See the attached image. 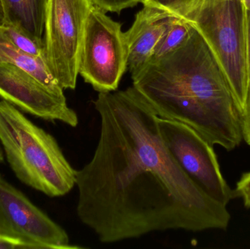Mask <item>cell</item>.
Instances as JSON below:
<instances>
[{
    "instance_id": "8fae6325",
    "label": "cell",
    "mask_w": 250,
    "mask_h": 249,
    "mask_svg": "<svg viewBox=\"0 0 250 249\" xmlns=\"http://www.w3.org/2000/svg\"><path fill=\"white\" fill-rule=\"evenodd\" d=\"M5 23L14 25L37 40L43 41L48 0H1Z\"/></svg>"
},
{
    "instance_id": "5b68a950",
    "label": "cell",
    "mask_w": 250,
    "mask_h": 249,
    "mask_svg": "<svg viewBox=\"0 0 250 249\" xmlns=\"http://www.w3.org/2000/svg\"><path fill=\"white\" fill-rule=\"evenodd\" d=\"M105 13L92 5L79 55V74L99 93L117 91L127 69L125 32Z\"/></svg>"
},
{
    "instance_id": "44dd1931",
    "label": "cell",
    "mask_w": 250,
    "mask_h": 249,
    "mask_svg": "<svg viewBox=\"0 0 250 249\" xmlns=\"http://www.w3.org/2000/svg\"><path fill=\"white\" fill-rule=\"evenodd\" d=\"M4 23H5V15H4L2 3H1V1L0 0V27L4 26Z\"/></svg>"
},
{
    "instance_id": "5bb4252c",
    "label": "cell",
    "mask_w": 250,
    "mask_h": 249,
    "mask_svg": "<svg viewBox=\"0 0 250 249\" xmlns=\"http://www.w3.org/2000/svg\"><path fill=\"white\" fill-rule=\"evenodd\" d=\"M2 29L18 49L30 57L45 60L43 41L34 39L21 29L10 23H4Z\"/></svg>"
},
{
    "instance_id": "4fadbf2b",
    "label": "cell",
    "mask_w": 250,
    "mask_h": 249,
    "mask_svg": "<svg viewBox=\"0 0 250 249\" xmlns=\"http://www.w3.org/2000/svg\"><path fill=\"white\" fill-rule=\"evenodd\" d=\"M193 29L188 20L176 17L160 38L148 63L158 61L180 48L188 40Z\"/></svg>"
},
{
    "instance_id": "7a4b0ae2",
    "label": "cell",
    "mask_w": 250,
    "mask_h": 249,
    "mask_svg": "<svg viewBox=\"0 0 250 249\" xmlns=\"http://www.w3.org/2000/svg\"><path fill=\"white\" fill-rule=\"evenodd\" d=\"M132 79L160 118L187 124L227 151L242 143V120L231 92L195 29L182 46Z\"/></svg>"
},
{
    "instance_id": "7c38bea8",
    "label": "cell",
    "mask_w": 250,
    "mask_h": 249,
    "mask_svg": "<svg viewBox=\"0 0 250 249\" xmlns=\"http://www.w3.org/2000/svg\"><path fill=\"white\" fill-rule=\"evenodd\" d=\"M0 64H15L30 73L53 92L64 94V89L48 70L45 60L30 57L18 49L4 33L2 26L0 27Z\"/></svg>"
},
{
    "instance_id": "8992f818",
    "label": "cell",
    "mask_w": 250,
    "mask_h": 249,
    "mask_svg": "<svg viewBox=\"0 0 250 249\" xmlns=\"http://www.w3.org/2000/svg\"><path fill=\"white\" fill-rule=\"evenodd\" d=\"M92 0H48L44 54L48 70L63 89H74L79 55Z\"/></svg>"
},
{
    "instance_id": "d6986e66",
    "label": "cell",
    "mask_w": 250,
    "mask_h": 249,
    "mask_svg": "<svg viewBox=\"0 0 250 249\" xmlns=\"http://www.w3.org/2000/svg\"><path fill=\"white\" fill-rule=\"evenodd\" d=\"M26 249V246L19 241L0 235V249Z\"/></svg>"
},
{
    "instance_id": "9c48e42d",
    "label": "cell",
    "mask_w": 250,
    "mask_h": 249,
    "mask_svg": "<svg viewBox=\"0 0 250 249\" xmlns=\"http://www.w3.org/2000/svg\"><path fill=\"white\" fill-rule=\"evenodd\" d=\"M0 97L23 112L46 121L77 127L79 117L64 94L48 89L30 73L12 64H0Z\"/></svg>"
},
{
    "instance_id": "3957f363",
    "label": "cell",
    "mask_w": 250,
    "mask_h": 249,
    "mask_svg": "<svg viewBox=\"0 0 250 249\" xmlns=\"http://www.w3.org/2000/svg\"><path fill=\"white\" fill-rule=\"evenodd\" d=\"M0 143L19 181L48 197H62L76 186L77 171L69 163L54 136L0 101Z\"/></svg>"
},
{
    "instance_id": "2e32d148",
    "label": "cell",
    "mask_w": 250,
    "mask_h": 249,
    "mask_svg": "<svg viewBox=\"0 0 250 249\" xmlns=\"http://www.w3.org/2000/svg\"><path fill=\"white\" fill-rule=\"evenodd\" d=\"M94 4L105 12L120 13L125 9L132 7L142 0H92Z\"/></svg>"
},
{
    "instance_id": "30bf717a",
    "label": "cell",
    "mask_w": 250,
    "mask_h": 249,
    "mask_svg": "<svg viewBox=\"0 0 250 249\" xmlns=\"http://www.w3.org/2000/svg\"><path fill=\"white\" fill-rule=\"evenodd\" d=\"M177 16L151 4H144L132 26L125 32L127 49V68L131 77L149 62L156 45Z\"/></svg>"
},
{
    "instance_id": "9a60e30c",
    "label": "cell",
    "mask_w": 250,
    "mask_h": 249,
    "mask_svg": "<svg viewBox=\"0 0 250 249\" xmlns=\"http://www.w3.org/2000/svg\"><path fill=\"white\" fill-rule=\"evenodd\" d=\"M201 0H142L143 4H151L159 8L167 10L177 17H180L188 9ZM250 8V0H243Z\"/></svg>"
},
{
    "instance_id": "52a82bcc",
    "label": "cell",
    "mask_w": 250,
    "mask_h": 249,
    "mask_svg": "<svg viewBox=\"0 0 250 249\" xmlns=\"http://www.w3.org/2000/svg\"><path fill=\"white\" fill-rule=\"evenodd\" d=\"M160 135L188 176L213 200L228 206L236 196L225 179L213 145L187 124L158 118Z\"/></svg>"
},
{
    "instance_id": "277c9868",
    "label": "cell",
    "mask_w": 250,
    "mask_h": 249,
    "mask_svg": "<svg viewBox=\"0 0 250 249\" xmlns=\"http://www.w3.org/2000/svg\"><path fill=\"white\" fill-rule=\"evenodd\" d=\"M248 6L243 0H201L180 18L198 32L211 51L240 115L249 96Z\"/></svg>"
},
{
    "instance_id": "6da1fadb",
    "label": "cell",
    "mask_w": 250,
    "mask_h": 249,
    "mask_svg": "<svg viewBox=\"0 0 250 249\" xmlns=\"http://www.w3.org/2000/svg\"><path fill=\"white\" fill-rule=\"evenodd\" d=\"M91 160L77 171L78 217L104 244L154 232L226 230L227 206L213 200L165 145L158 115L134 86L101 92Z\"/></svg>"
},
{
    "instance_id": "7402d4cb",
    "label": "cell",
    "mask_w": 250,
    "mask_h": 249,
    "mask_svg": "<svg viewBox=\"0 0 250 249\" xmlns=\"http://www.w3.org/2000/svg\"><path fill=\"white\" fill-rule=\"evenodd\" d=\"M4 161V154H3V149L0 143V163Z\"/></svg>"
},
{
    "instance_id": "ba28073f",
    "label": "cell",
    "mask_w": 250,
    "mask_h": 249,
    "mask_svg": "<svg viewBox=\"0 0 250 249\" xmlns=\"http://www.w3.org/2000/svg\"><path fill=\"white\" fill-rule=\"evenodd\" d=\"M0 235L26 249H78L67 232L0 175Z\"/></svg>"
},
{
    "instance_id": "ffe728a7",
    "label": "cell",
    "mask_w": 250,
    "mask_h": 249,
    "mask_svg": "<svg viewBox=\"0 0 250 249\" xmlns=\"http://www.w3.org/2000/svg\"><path fill=\"white\" fill-rule=\"evenodd\" d=\"M247 49H248V70L250 81V8L248 9V19H247Z\"/></svg>"
},
{
    "instance_id": "ac0fdd59",
    "label": "cell",
    "mask_w": 250,
    "mask_h": 249,
    "mask_svg": "<svg viewBox=\"0 0 250 249\" xmlns=\"http://www.w3.org/2000/svg\"><path fill=\"white\" fill-rule=\"evenodd\" d=\"M242 120V135L244 140L250 146V89L249 96L243 114L241 115Z\"/></svg>"
},
{
    "instance_id": "e0dca14e",
    "label": "cell",
    "mask_w": 250,
    "mask_h": 249,
    "mask_svg": "<svg viewBox=\"0 0 250 249\" xmlns=\"http://www.w3.org/2000/svg\"><path fill=\"white\" fill-rule=\"evenodd\" d=\"M235 194L243 200L246 207H250V171L244 173L238 181Z\"/></svg>"
}]
</instances>
